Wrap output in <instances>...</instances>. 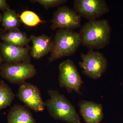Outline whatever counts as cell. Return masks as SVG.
<instances>
[{
  "label": "cell",
  "instance_id": "6da1fadb",
  "mask_svg": "<svg viewBox=\"0 0 123 123\" xmlns=\"http://www.w3.org/2000/svg\"><path fill=\"white\" fill-rule=\"evenodd\" d=\"M111 28L105 19L88 21L79 31L81 44L90 50L104 48L109 43Z\"/></svg>",
  "mask_w": 123,
  "mask_h": 123
},
{
  "label": "cell",
  "instance_id": "7a4b0ae2",
  "mask_svg": "<svg viewBox=\"0 0 123 123\" xmlns=\"http://www.w3.org/2000/svg\"><path fill=\"white\" fill-rule=\"evenodd\" d=\"M50 98L45 102L49 113L53 118L68 123H80L81 118L75 107L57 90H49Z\"/></svg>",
  "mask_w": 123,
  "mask_h": 123
},
{
  "label": "cell",
  "instance_id": "3957f363",
  "mask_svg": "<svg viewBox=\"0 0 123 123\" xmlns=\"http://www.w3.org/2000/svg\"><path fill=\"white\" fill-rule=\"evenodd\" d=\"M52 42V50L49 58L50 63L74 55L81 44L79 33L65 29H58Z\"/></svg>",
  "mask_w": 123,
  "mask_h": 123
},
{
  "label": "cell",
  "instance_id": "277c9868",
  "mask_svg": "<svg viewBox=\"0 0 123 123\" xmlns=\"http://www.w3.org/2000/svg\"><path fill=\"white\" fill-rule=\"evenodd\" d=\"M37 70L31 63L22 62L16 63H5L1 66L0 74L10 83L22 84L27 79L35 76Z\"/></svg>",
  "mask_w": 123,
  "mask_h": 123
},
{
  "label": "cell",
  "instance_id": "5b68a950",
  "mask_svg": "<svg viewBox=\"0 0 123 123\" xmlns=\"http://www.w3.org/2000/svg\"><path fill=\"white\" fill-rule=\"evenodd\" d=\"M82 61L79 65L83 69L84 75L90 78L99 79L107 68V59L99 52L90 50L86 54L81 55Z\"/></svg>",
  "mask_w": 123,
  "mask_h": 123
},
{
  "label": "cell",
  "instance_id": "8992f818",
  "mask_svg": "<svg viewBox=\"0 0 123 123\" xmlns=\"http://www.w3.org/2000/svg\"><path fill=\"white\" fill-rule=\"evenodd\" d=\"M59 82L61 88H66L68 92L81 94L80 89L84 83L76 67L72 61L67 60L59 66Z\"/></svg>",
  "mask_w": 123,
  "mask_h": 123
},
{
  "label": "cell",
  "instance_id": "52a82bcc",
  "mask_svg": "<svg viewBox=\"0 0 123 123\" xmlns=\"http://www.w3.org/2000/svg\"><path fill=\"white\" fill-rule=\"evenodd\" d=\"M81 17L74 9L63 6L58 7L51 20V28L72 30L81 26Z\"/></svg>",
  "mask_w": 123,
  "mask_h": 123
},
{
  "label": "cell",
  "instance_id": "ba28073f",
  "mask_svg": "<svg viewBox=\"0 0 123 123\" xmlns=\"http://www.w3.org/2000/svg\"><path fill=\"white\" fill-rule=\"evenodd\" d=\"M73 9L88 21L97 20L109 11L104 0H75Z\"/></svg>",
  "mask_w": 123,
  "mask_h": 123
},
{
  "label": "cell",
  "instance_id": "9c48e42d",
  "mask_svg": "<svg viewBox=\"0 0 123 123\" xmlns=\"http://www.w3.org/2000/svg\"><path fill=\"white\" fill-rule=\"evenodd\" d=\"M17 96L26 107L35 112H42L45 109V102L37 86L25 82L19 85Z\"/></svg>",
  "mask_w": 123,
  "mask_h": 123
},
{
  "label": "cell",
  "instance_id": "30bf717a",
  "mask_svg": "<svg viewBox=\"0 0 123 123\" xmlns=\"http://www.w3.org/2000/svg\"><path fill=\"white\" fill-rule=\"evenodd\" d=\"M31 48L28 46L21 47L4 42L0 43V55L5 63H31Z\"/></svg>",
  "mask_w": 123,
  "mask_h": 123
},
{
  "label": "cell",
  "instance_id": "8fae6325",
  "mask_svg": "<svg viewBox=\"0 0 123 123\" xmlns=\"http://www.w3.org/2000/svg\"><path fill=\"white\" fill-rule=\"evenodd\" d=\"M79 112L86 123H100L104 116L102 106L92 101H80Z\"/></svg>",
  "mask_w": 123,
  "mask_h": 123
},
{
  "label": "cell",
  "instance_id": "7c38bea8",
  "mask_svg": "<svg viewBox=\"0 0 123 123\" xmlns=\"http://www.w3.org/2000/svg\"><path fill=\"white\" fill-rule=\"evenodd\" d=\"M29 38L32 43L30 52L31 57L39 59L51 52L53 42L50 37L43 34L38 36L31 35Z\"/></svg>",
  "mask_w": 123,
  "mask_h": 123
},
{
  "label": "cell",
  "instance_id": "4fadbf2b",
  "mask_svg": "<svg viewBox=\"0 0 123 123\" xmlns=\"http://www.w3.org/2000/svg\"><path fill=\"white\" fill-rule=\"evenodd\" d=\"M7 120L8 123H36L29 109L20 105H15L11 108Z\"/></svg>",
  "mask_w": 123,
  "mask_h": 123
},
{
  "label": "cell",
  "instance_id": "5bb4252c",
  "mask_svg": "<svg viewBox=\"0 0 123 123\" xmlns=\"http://www.w3.org/2000/svg\"><path fill=\"white\" fill-rule=\"evenodd\" d=\"M0 38L3 42L21 47L28 46L31 41L26 33L18 28L7 32L2 31L0 33Z\"/></svg>",
  "mask_w": 123,
  "mask_h": 123
},
{
  "label": "cell",
  "instance_id": "9a60e30c",
  "mask_svg": "<svg viewBox=\"0 0 123 123\" xmlns=\"http://www.w3.org/2000/svg\"><path fill=\"white\" fill-rule=\"evenodd\" d=\"M20 21L19 15L14 10L9 9L4 11L1 22L5 32L18 28L20 25Z\"/></svg>",
  "mask_w": 123,
  "mask_h": 123
},
{
  "label": "cell",
  "instance_id": "2e32d148",
  "mask_svg": "<svg viewBox=\"0 0 123 123\" xmlns=\"http://www.w3.org/2000/svg\"><path fill=\"white\" fill-rule=\"evenodd\" d=\"M15 97L12 89L3 81H0V110L10 105Z\"/></svg>",
  "mask_w": 123,
  "mask_h": 123
},
{
  "label": "cell",
  "instance_id": "e0dca14e",
  "mask_svg": "<svg viewBox=\"0 0 123 123\" xmlns=\"http://www.w3.org/2000/svg\"><path fill=\"white\" fill-rule=\"evenodd\" d=\"M19 17L22 22L28 26H36L43 22L37 14L29 10L23 12Z\"/></svg>",
  "mask_w": 123,
  "mask_h": 123
},
{
  "label": "cell",
  "instance_id": "ac0fdd59",
  "mask_svg": "<svg viewBox=\"0 0 123 123\" xmlns=\"http://www.w3.org/2000/svg\"><path fill=\"white\" fill-rule=\"evenodd\" d=\"M67 0H31L33 3H38L48 9L50 8L58 7L68 2Z\"/></svg>",
  "mask_w": 123,
  "mask_h": 123
},
{
  "label": "cell",
  "instance_id": "d6986e66",
  "mask_svg": "<svg viewBox=\"0 0 123 123\" xmlns=\"http://www.w3.org/2000/svg\"><path fill=\"white\" fill-rule=\"evenodd\" d=\"M10 9V6L6 0H0V10L4 11Z\"/></svg>",
  "mask_w": 123,
  "mask_h": 123
},
{
  "label": "cell",
  "instance_id": "ffe728a7",
  "mask_svg": "<svg viewBox=\"0 0 123 123\" xmlns=\"http://www.w3.org/2000/svg\"><path fill=\"white\" fill-rule=\"evenodd\" d=\"M3 62H4V60H3V59H2L1 55H0V70L1 69V66Z\"/></svg>",
  "mask_w": 123,
  "mask_h": 123
},
{
  "label": "cell",
  "instance_id": "44dd1931",
  "mask_svg": "<svg viewBox=\"0 0 123 123\" xmlns=\"http://www.w3.org/2000/svg\"><path fill=\"white\" fill-rule=\"evenodd\" d=\"M2 15H1V14L0 13V23L2 22Z\"/></svg>",
  "mask_w": 123,
  "mask_h": 123
}]
</instances>
